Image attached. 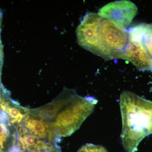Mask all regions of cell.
<instances>
[{
    "mask_svg": "<svg viewBox=\"0 0 152 152\" xmlns=\"http://www.w3.org/2000/svg\"><path fill=\"white\" fill-rule=\"evenodd\" d=\"M76 33L81 46L107 61L121 59L129 42L126 30L94 12L86 14Z\"/></svg>",
    "mask_w": 152,
    "mask_h": 152,
    "instance_id": "obj_1",
    "label": "cell"
},
{
    "mask_svg": "<svg viewBox=\"0 0 152 152\" xmlns=\"http://www.w3.org/2000/svg\"><path fill=\"white\" fill-rule=\"evenodd\" d=\"M121 138L126 152H136L144 138L152 134V102L124 91L120 96Z\"/></svg>",
    "mask_w": 152,
    "mask_h": 152,
    "instance_id": "obj_2",
    "label": "cell"
},
{
    "mask_svg": "<svg viewBox=\"0 0 152 152\" xmlns=\"http://www.w3.org/2000/svg\"><path fill=\"white\" fill-rule=\"evenodd\" d=\"M97 102L94 97H82L75 91L68 89L66 103L58 114L55 123L64 132L72 134L91 114Z\"/></svg>",
    "mask_w": 152,
    "mask_h": 152,
    "instance_id": "obj_3",
    "label": "cell"
},
{
    "mask_svg": "<svg viewBox=\"0 0 152 152\" xmlns=\"http://www.w3.org/2000/svg\"><path fill=\"white\" fill-rule=\"evenodd\" d=\"M137 12V7L134 3L121 0L107 4L99 10L98 14L126 30Z\"/></svg>",
    "mask_w": 152,
    "mask_h": 152,
    "instance_id": "obj_4",
    "label": "cell"
},
{
    "mask_svg": "<svg viewBox=\"0 0 152 152\" xmlns=\"http://www.w3.org/2000/svg\"><path fill=\"white\" fill-rule=\"evenodd\" d=\"M121 59L132 63L139 70L151 72L152 60L138 42L129 39Z\"/></svg>",
    "mask_w": 152,
    "mask_h": 152,
    "instance_id": "obj_5",
    "label": "cell"
},
{
    "mask_svg": "<svg viewBox=\"0 0 152 152\" xmlns=\"http://www.w3.org/2000/svg\"><path fill=\"white\" fill-rule=\"evenodd\" d=\"M128 33L129 39L139 42L152 60V23L140 24L130 28Z\"/></svg>",
    "mask_w": 152,
    "mask_h": 152,
    "instance_id": "obj_6",
    "label": "cell"
},
{
    "mask_svg": "<svg viewBox=\"0 0 152 152\" xmlns=\"http://www.w3.org/2000/svg\"><path fill=\"white\" fill-rule=\"evenodd\" d=\"M21 124L26 128L31 135L37 138H43L48 134L49 125L32 114H26Z\"/></svg>",
    "mask_w": 152,
    "mask_h": 152,
    "instance_id": "obj_7",
    "label": "cell"
},
{
    "mask_svg": "<svg viewBox=\"0 0 152 152\" xmlns=\"http://www.w3.org/2000/svg\"><path fill=\"white\" fill-rule=\"evenodd\" d=\"M77 152H107V151L102 146L87 144L82 146Z\"/></svg>",
    "mask_w": 152,
    "mask_h": 152,
    "instance_id": "obj_8",
    "label": "cell"
},
{
    "mask_svg": "<svg viewBox=\"0 0 152 152\" xmlns=\"http://www.w3.org/2000/svg\"><path fill=\"white\" fill-rule=\"evenodd\" d=\"M0 124L8 126L10 124V119L8 114L1 108L0 109Z\"/></svg>",
    "mask_w": 152,
    "mask_h": 152,
    "instance_id": "obj_9",
    "label": "cell"
},
{
    "mask_svg": "<svg viewBox=\"0 0 152 152\" xmlns=\"http://www.w3.org/2000/svg\"><path fill=\"white\" fill-rule=\"evenodd\" d=\"M2 20V13L0 11V34H1V27ZM3 52L2 45L1 40V35H0V83L1 82V72L2 67L3 65Z\"/></svg>",
    "mask_w": 152,
    "mask_h": 152,
    "instance_id": "obj_10",
    "label": "cell"
}]
</instances>
